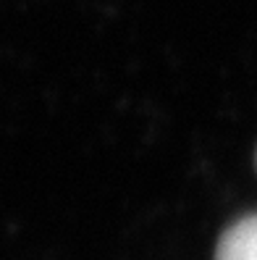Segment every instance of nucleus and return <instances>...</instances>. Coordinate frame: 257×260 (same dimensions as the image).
<instances>
[{"instance_id": "1", "label": "nucleus", "mask_w": 257, "mask_h": 260, "mask_svg": "<svg viewBox=\"0 0 257 260\" xmlns=\"http://www.w3.org/2000/svg\"><path fill=\"white\" fill-rule=\"evenodd\" d=\"M215 260H257V213L226 229L215 247Z\"/></svg>"}]
</instances>
